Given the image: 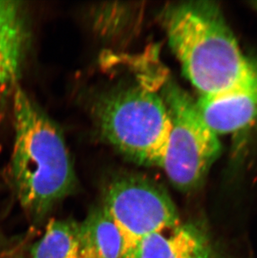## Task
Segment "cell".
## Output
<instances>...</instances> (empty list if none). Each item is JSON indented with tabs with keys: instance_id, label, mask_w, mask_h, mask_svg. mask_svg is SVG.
<instances>
[{
	"instance_id": "obj_1",
	"label": "cell",
	"mask_w": 257,
	"mask_h": 258,
	"mask_svg": "<svg viewBox=\"0 0 257 258\" xmlns=\"http://www.w3.org/2000/svg\"><path fill=\"white\" fill-rule=\"evenodd\" d=\"M14 120L13 185L27 214L34 222H42L75 190L73 161L58 125L19 87L14 98Z\"/></svg>"
},
{
	"instance_id": "obj_2",
	"label": "cell",
	"mask_w": 257,
	"mask_h": 258,
	"mask_svg": "<svg viewBox=\"0 0 257 258\" xmlns=\"http://www.w3.org/2000/svg\"><path fill=\"white\" fill-rule=\"evenodd\" d=\"M163 20L184 76L201 95L222 92L257 76L217 3L176 4L165 10Z\"/></svg>"
},
{
	"instance_id": "obj_3",
	"label": "cell",
	"mask_w": 257,
	"mask_h": 258,
	"mask_svg": "<svg viewBox=\"0 0 257 258\" xmlns=\"http://www.w3.org/2000/svg\"><path fill=\"white\" fill-rule=\"evenodd\" d=\"M168 77V71L155 63L139 83L112 90L95 105L103 138L140 166L160 168L165 156L171 121L160 89Z\"/></svg>"
},
{
	"instance_id": "obj_4",
	"label": "cell",
	"mask_w": 257,
	"mask_h": 258,
	"mask_svg": "<svg viewBox=\"0 0 257 258\" xmlns=\"http://www.w3.org/2000/svg\"><path fill=\"white\" fill-rule=\"evenodd\" d=\"M171 121L160 169L182 192L199 189L221 151L218 136L206 124L197 101L168 77L160 89Z\"/></svg>"
},
{
	"instance_id": "obj_5",
	"label": "cell",
	"mask_w": 257,
	"mask_h": 258,
	"mask_svg": "<svg viewBox=\"0 0 257 258\" xmlns=\"http://www.w3.org/2000/svg\"><path fill=\"white\" fill-rule=\"evenodd\" d=\"M101 206L120 234L123 258H137L146 236L180 224L177 208L167 191L138 174L114 176L104 188Z\"/></svg>"
},
{
	"instance_id": "obj_6",
	"label": "cell",
	"mask_w": 257,
	"mask_h": 258,
	"mask_svg": "<svg viewBox=\"0 0 257 258\" xmlns=\"http://www.w3.org/2000/svg\"><path fill=\"white\" fill-rule=\"evenodd\" d=\"M197 105L206 124L217 136L238 132L257 118V76L222 92L201 95Z\"/></svg>"
},
{
	"instance_id": "obj_7",
	"label": "cell",
	"mask_w": 257,
	"mask_h": 258,
	"mask_svg": "<svg viewBox=\"0 0 257 258\" xmlns=\"http://www.w3.org/2000/svg\"><path fill=\"white\" fill-rule=\"evenodd\" d=\"M137 258H222V255L207 225L195 220L146 236Z\"/></svg>"
},
{
	"instance_id": "obj_8",
	"label": "cell",
	"mask_w": 257,
	"mask_h": 258,
	"mask_svg": "<svg viewBox=\"0 0 257 258\" xmlns=\"http://www.w3.org/2000/svg\"><path fill=\"white\" fill-rule=\"evenodd\" d=\"M28 43L22 4L0 1V98L20 76Z\"/></svg>"
},
{
	"instance_id": "obj_9",
	"label": "cell",
	"mask_w": 257,
	"mask_h": 258,
	"mask_svg": "<svg viewBox=\"0 0 257 258\" xmlns=\"http://www.w3.org/2000/svg\"><path fill=\"white\" fill-rule=\"evenodd\" d=\"M80 258H123L121 236L102 206L80 223Z\"/></svg>"
},
{
	"instance_id": "obj_10",
	"label": "cell",
	"mask_w": 257,
	"mask_h": 258,
	"mask_svg": "<svg viewBox=\"0 0 257 258\" xmlns=\"http://www.w3.org/2000/svg\"><path fill=\"white\" fill-rule=\"evenodd\" d=\"M31 258H80V223L53 220L32 247Z\"/></svg>"
},
{
	"instance_id": "obj_11",
	"label": "cell",
	"mask_w": 257,
	"mask_h": 258,
	"mask_svg": "<svg viewBox=\"0 0 257 258\" xmlns=\"http://www.w3.org/2000/svg\"><path fill=\"white\" fill-rule=\"evenodd\" d=\"M141 15V6L123 3L100 4L93 9V26L102 36L116 38L133 27Z\"/></svg>"
},
{
	"instance_id": "obj_12",
	"label": "cell",
	"mask_w": 257,
	"mask_h": 258,
	"mask_svg": "<svg viewBox=\"0 0 257 258\" xmlns=\"http://www.w3.org/2000/svg\"><path fill=\"white\" fill-rule=\"evenodd\" d=\"M253 7L255 8V10L257 11V1L252 3Z\"/></svg>"
}]
</instances>
